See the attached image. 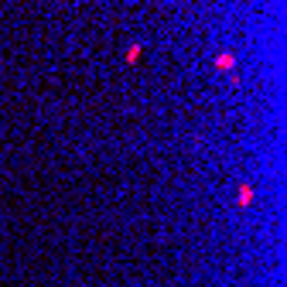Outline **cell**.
I'll use <instances>...</instances> for the list:
<instances>
[{"label":"cell","instance_id":"1","mask_svg":"<svg viewBox=\"0 0 287 287\" xmlns=\"http://www.w3.org/2000/svg\"><path fill=\"white\" fill-rule=\"evenodd\" d=\"M239 198H243L239 205H249V198H253V188H249V185H243V188H239Z\"/></svg>","mask_w":287,"mask_h":287},{"label":"cell","instance_id":"2","mask_svg":"<svg viewBox=\"0 0 287 287\" xmlns=\"http://www.w3.org/2000/svg\"><path fill=\"white\" fill-rule=\"evenodd\" d=\"M219 69H232V55H219Z\"/></svg>","mask_w":287,"mask_h":287}]
</instances>
